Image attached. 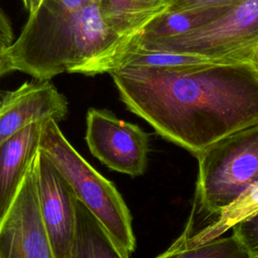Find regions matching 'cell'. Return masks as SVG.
<instances>
[{"instance_id":"1","label":"cell","mask_w":258,"mask_h":258,"mask_svg":"<svg viewBox=\"0 0 258 258\" xmlns=\"http://www.w3.org/2000/svg\"><path fill=\"white\" fill-rule=\"evenodd\" d=\"M109 74L129 111L195 156L258 124V72L249 62L127 66Z\"/></svg>"},{"instance_id":"6","label":"cell","mask_w":258,"mask_h":258,"mask_svg":"<svg viewBox=\"0 0 258 258\" xmlns=\"http://www.w3.org/2000/svg\"><path fill=\"white\" fill-rule=\"evenodd\" d=\"M86 142L90 152L110 169L133 177L145 172L149 136L138 125L121 120L108 110L90 108Z\"/></svg>"},{"instance_id":"7","label":"cell","mask_w":258,"mask_h":258,"mask_svg":"<svg viewBox=\"0 0 258 258\" xmlns=\"http://www.w3.org/2000/svg\"><path fill=\"white\" fill-rule=\"evenodd\" d=\"M0 258H55L40 212L33 161L0 224Z\"/></svg>"},{"instance_id":"11","label":"cell","mask_w":258,"mask_h":258,"mask_svg":"<svg viewBox=\"0 0 258 258\" xmlns=\"http://www.w3.org/2000/svg\"><path fill=\"white\" fill-rule=\"evenodd\" d=\"M106 227L77 200V224L69 258H129Z\"/></svg>"},{"instance_id":"9","label":"cell","mask_w":258,"mask_h":258,"mask_svg":"<svg viewBox=\"0 0 258 258\" xmlns=\"http://www.w3.org/2000/svg\"><path fill=\"white\" fill-rule=\"evenodd\" d=\"M68 111L67 98L49 80L33 79L15 90L0 91V143L32 122H58Z\"/></svg>"},{"instance_id":"14","label":"cell","mask_w":258,"mask_h":258,"mask_svg":"<svg viewBox=\"0 0 258 258\" xmlns=\"http://www.w3.org/2000/svg\"><path fill=\"white\" fill-rule=\"evenodd\" d=\"M232 5L184 10H165L152 19L129 41H152L187 33L221 16Z\"/></svg>"},{"instance_id":"18","label":"cell","mask_w":258,"mask_h":258,"mask_svg":"<svg viewBox=\"0 0 258 258\" xmlns=\"http://www.w3.org/2000/svg\"><path fill=\"white\" fill-rule=\"evenodd\" d=\"M14 39V32L11 22L0 7V44L9 46Z\"/></svg>"},{"instance_id":"4","label":"cell","mask_w":258,"mask_h":258,"mask_svg":"<svg viewBox=\"0 0 258 258\" xmlns=\"http://www.w3.org/2000/svg\"><path fill=\"white\" fill-rule=\"evenodd\" d=\"M196 157L199 175L192 208L216 217L258 180V124L225 136Z\"/></svg>"},{"instance_id":"12","label":"cell","mask_w":258,"mask_h":258,"mask_svg":"<svg viewBox=\"0 0 258 258\" xmlns=\"http://www.w3.org/2000/svg\"><path fill=\"white\" fill-rule=\"evenodd\" d=\"M99 3L106 23L126 44L152 19L167 10L171 0H99Z\"/></svg>"},{"instance_id":"19","label":"cell","mask_w":258,"mask_h":258,"mask_svg":"<svg viewBox=\"0 0 258 258\" xmlns=\"http://www.w3.org/2000/svg\"><path fill=\"white\" fill-rule=\"evenodd\" d=\"M5 49H6V46L0 44V78L10 73L9 68L7 66L6 57H5Z\"/></svg>"},{"instance_id":"21","label":"cell","mask_w":258,"mask_h":258,"mask_svg":"<svg viewBox=\"0 0 258 258\" xmlns=\"http://www.w3.org/2000/svg\"><path fill=\"white\" fill-rule=\"evenodd\" d=\"M249 63L255 69L256 72H258V44L255 46V48L251 54Z\"/></svg>"},{"instance_id":"17","label":"cell","mask_w":258,"mask_h":258,"mask_svg":"<svg viewBox=\"0 0 258 258\" xmlns=\"http://www.w3.org/2000/svg\"><path fill=\"white\" fill-rule=\"evenodd\" d=\"M241 0H171L167 10H184L195 8L222 7L236 4Z\"/></svg>"},{"instance_id":"13","label":"cell","mask_w":258,"mask_h":258,"mask_svg":"<svg viewBox=\"0 0 258 258\" xmlns=\"http://www.w3.org/2000/svg\"><path fill=\"white\" fill-rule=\"evenodd\" d=\"M258 214V180L242 191L234 201L221 209L215 220L190 236L180 235L174 243L181 246H196L221 237L236 225Z\"/></svg>"},{"instance_id":"8","label":"cell","mask_w":258,"mask_h":258,"mask_svg":"<svg viewBox=\"0 0 258 258\" xmlns=\"http://www.w3.org/2000/svg\"><path fill=\"white\" fill-rule=\"evenodd\" d=\"M33 167L40 212L55 258H69L77 224V198L63 175L39 148Z\"/></svg>"},{"instance_id":"3","label":"cell","mask_w":258,"mask_h":258,"mask_svg":"<svg viewBox=\"0 0 258 258\" xmlns=\"http://www.w3.org/2000/svg\"><path fill=\"white\" fill-rule=\"evenodd\" d=\"M39 149L71 185L76 198L129 253L136 248L130 211L112 181L98 172L69 142L53 119L44 120Z\"/></svg>"},{"instance_id":"5","label":"cell","mask_w":258,"mask_h":258,"mask_svg":"<svg viewBox=\"0 0 258 258\" xmlns=\"http://www.w3.org/2000/svg\"><path fill=\"white\" fill-rule=\"evenodd\" d=\"M257 44L258 0H241L221 16L187 33L124 45L195 53L218 62H249Z\"/></svg>"},{"instance_id":"16","label":"cell","mask_w":258,"mask_h":258,"mask_svg":"<svg viewBox=\"0 0 258 258\" xmlns=\"http://www.w3.org/2000/svg\"><path fill=\"white\" fill-rule=\"evenodd\" d=\"M233 235L243 243L251 258H258V214L236 225Z\"/></svg>"},{"instance_id":"20","label":"cell","mask_w":258,"mask_h":258,"mask_svg":"<svg viewBox=\"0 0 258 258\" xmlns=\"http://www.w3.org/2000/svg\"><path fill=\"white\" fill-rule=\"evenodd\" d=\"M41 2H42V0H22L24 8L28 12V14L33 13L38 8V6L40 5Z\"/></svg>"},{"instance_id":"15","label":"cell","mask_w":258,"mask_h":258,"mask_svg":"<svg viewBox=\"0 0 258 258\" xmlns=\"http://www.w3.org/2000/svg\"><path fill=\"white\" fill-rule=\"evenodd\" d=\"M155 258H251V256L243 243L232 235L189 247L173 242L167 250Z\"/></svg>"},{"instance_id":"10","label":"cell","mask_w":258,"mask_h":258,"mask_svg":"<svg viewBox=\"0 0 258 258\" xmlns=\"http://www.w3.org/2000/svg\"><path fill=\"white\" fill-rule=\"evenodd\" d=\"M43 121L28 124L0 143V224L39 148Z\"/></svg>"},{"instance_id":"2","label":"cell","mask_w":258,"mask_h":258,"mask_svg":"<svg viewBox=\"0 0 258 258\" xmlns=\"http://www.w3.org/2000/svg\"><path fill=\"white\" fill-rule=\"evenodd\" d=\"M125 43L106 23L99 0L77 10L28 14L20 35L6 46L10 72L45 81L62 74H90L93 67Z\"/></svg>"}]
</instances>
